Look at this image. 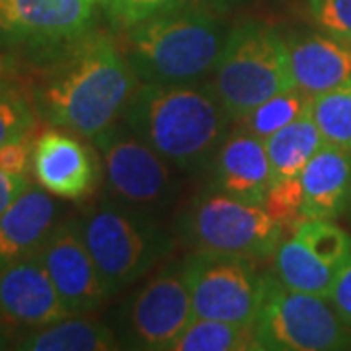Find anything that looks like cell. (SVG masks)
Here are the masks:
<instances>
[{
    "instance_id": "27",
    "label": "cell",
    "mask_w": 351,
    "mask_h": 351,
    "mask_svg": "<svg viewBox=\"0 0 351 351\" xmlns=\"http://www.w3.org/2000/svg\"><path fill=\"white\" fill-rule=\"evenodd\" d=\"M262 207L281 226L283 237L293 234L302 219V186L299 176L274 182L262 201Z\"/></svg>"
},
{
    "instance_id": "13",
    "label": "cell",
    "mask_w": 351,
    "mask_h": 351,
    "mask_svg": "<svg viewBox=\"0 0 351 351\" xmlns=\"http://www.w3.org/2000/svg\"><path fill=\"white\" fill-rule=\"evenodd\" d=\"M71 313L61 301L38 254L0 269V318L4 326L27 332L49 326Z\"/></svg>"
},
{
    "instance_id": "25",
    "label": "cell",
    "mask_w": 351,
    "mask_h": 351,
    "mask_svg": "<svg viewBox=\"0 0 351 351\" xmlns=\"http://www.w3.org/2000/svg\"><path fill=\"white\" fill-rule=\"evenodd\" d=\"M293 234L299 237L322 262L336 271L351 263V237L330 219L304 217Z\"/></svg>"
},
{
    "instance_id": "20",
    "label": "cell",
    "mask_w": 351,
    "mask_h": 351,
    "mask_svg": "<svg viewBox=\"0 0 351 351\" xmlns=\"http://www.w3.org/2000/svg\"><path fill=\"white\" fill-rule=\"evenodd\" d=\"M274 274L293 291L330 297L338 271L324 263L299 237L289 234L279 240L274 250Z\"/></svg>"
},
{
    "instance_id": "3",
    "label": "cell",
    "mask_w": 351,
    "mask_h": 351,
    "mask_svg": "<svg viewBox=\"0 0 351 351\" xmlns=\"http://www.w3.org/2000/svg\"><path fill=\"white\" fill-rule=\"evenodd\" d=\"M213 8L152 16L125 29L123 53L143 84H188L213 73L228 34Z\"/></svg>"
},
{
    "instance_id": "7",
    "label": "cell",
    "mask_w": 351,
    "mask_h": 351,
    "mask_svg": "<svg viewBox=\"0 0 351 351\" xmlns=\"http://www.w3.org/2000/svg\"><path fill=\"white\" fill-rule=\"evenodd\" d=\"M182 237L195 250L225 252L246 258H267L283 230L260 203L223 191L201 195L182 217Z\"/></svg>"
},
{
    "instance_id": "21",
    "label": "cell",
    "mask_w": 351,
    "mask_h": 351,
    "mask_svg": "<svg viewBox=\"0 0 351 351\" xmlns=\"http://www.w3.org/2000/svg\"><path fill=\"white\" fill-rule=\"evenodd\" d=\"M271 166V184L287 178H297L302 168L326 141L313 119V113H304L287 127L263 138Z\"/></svg>"
},
{
    "instance_id": "12",
    "label": "cell",
    "mask_w": 351,
    "mask_h": 351,
    "mask_svg": "<svg viewBox=\"0 0 351 351\" xmlns=\"http://www.w3.org/2000/svg\"><path fill=\"white\" fill-rule=\"evenodd\" d=\"M38 258L71 316L92 313L110 297L76 221L55 226L38 250Z\"/></svg>"
},
{
    "instance_id": "33",
    "label": "cell",
    "mask_w": 351,
    "mask_h": 351,
    "mask_svg": "<svg viewBox=\"0 0 351 351\" xmlns=\"http://www.w3.org/2000/svg\"><path fill=\"white\" fill-rule=\"evenodd\" d=\"M8 348V338H6V332H4V322L0 318V350H6Z\"/></svg>"
},
{
    "instance_id": "31",
    "label": "cell",
    "mask_w": 351,
    "mask_h": 351,
    "mask_svg": "<svg viewBox=\"0 0 351 351\" xmlns=\"http://www.w3.org/2000/svg\"><path fill=\"white\" fill-rule=\"evenodd\" d=\"M328 301L332 302L341 322L350 328L351 332V263H348L338 271Z\"/></svg>"
},
{
    "instance_id": "2",
    "label": "cell",
    "mask_w": 351,
    "mask_h": 351,
    "mask_svg": "<svg viewBox=\"0 0 351 351\" xmlns=\"http://www.w3.org/2000/svg\"><path fill=\"white\" fill-rule=\"evenodd\" d=\"M131 133L170 164L197 170L217 154L232 117L211 84H143L125 110Z\"/></svg>"
},
{
    "instance_id": "8",
    "label": "cell",
    "mask_w": 351,
    "mask_h": 351,
    "mask_svg": "<svg viewBox=\"0 0 351 351\" xmlns=\"http://www.w3.org/2000/svg\"><path fill=\"white\" fill-rule=\"evenodd\" d=\"M193 314L237 324H254L262 302L263 276L252 258L197 250L182 262Z\"/></svg>"
},
{
    "instance_id": "18",
    "label": "cell",
    "mask_w": 351,
    "mask_h": 351,
    "mask_svg": "<svg viewBox=\"0 0 351 351\" xmlns=\"http://www.w3.org/2000/svg\"><path fill=\"white\" fill-rule=\"evenodd\" d=\"M302 217L336 219L351 199V151L324 143L299 174Z\"/></svg>"
},
{
    "instance_id": "10",
    "label": "cell",
    "mask_w": 351,
    "mask_h": 351,
    "mask_svg": "<svg viewBox=\"0 0 351 351\" xmlns=\"http://www.w3.org/2000/svg\"><path fill=\"white\" fill-rule=\"evenodd\" d=\"M193 304L182 262L160 269L129 302L125 328L141 350H170L193 320Z\"/></svg>"
},
{
    "instance_id": "23",
    "label": "cell",
    "mask_w": 351,
    "mask_h": 351,
    "mask_svg": "<svg viewBox=\"0 0 351 351\" xmlns=\"http://www.w3.org/2000/svg\"><path fill=\"white\" fill-rule=\"evenodd\" d=\"M313 96L304 94L299 88H289L276 96L267 98L260 106H256L240 121L242 129L250 131L260 138H267L276 131L287 127L295 119L302 117L304 113L311 112Z\"/></svg>"
},
{
    "instance_id": "26",
    "label": "cell",
    "mask_w": 351,
    "mask_h": 351,
    "mask_svg": "<svg viewBox=\"0 0 351 351\" xmlns=\"http://www.w3.org/2000/svg\"><path fill=\"white\" fill-rule=\"evenodd\" d=\"M230 2L232 0H108L106 8L113 24L125 32L152 16L184 8H213L221 12Z\"/></svg>"
},
{
    "instance_id": "22",
    "label": "cell",
    "mask_w": 351,
    "mask_h": 351,
    "mask_svg": "<svg viewBox=\"0 0 351 351\" xmlns=\"http://www.w3.org/2000/svg\"><path fill=\"white\" fill-rule=\"evenodd\" d=\"M170 351H262L254 324L193 316Z\"/></svg>"
},
{
    "instance_id": "30",
    "label": "cell",
    "mask_w": 351,
    "mask_h": 351,
    "mask_svg": "<svg viewBox=\"0 0 351 351\" xmlns=\"http://www.w3.org/2000/svg\"><path fill=\"white\" fill-rule=\"evenodd\" d=\"M32 160H34L32 131L0 147V168H4L6 172L27 174Z\"/></svg>"
},
{
    "instance_id": "17",
    "label": "cell",
    "mask_w": 351,
    "mask_h": 351,
    "mask_svg": "<svg viewBox=\"0 0 351 351\" xmlns=\"http://www.w3.org/2000/svg\"><path fill=\"white\" fill-rule=\"evenodd\" d=\"M59 205L45 188L29 186L0 215V269L38 254L51 230L59 225Z\"/></svg>"
},
{
    "instance_id": "16",
    "label": "cell",
    "mask_w": 351,
    "mask_h": 351,
    "mask_svg": "<svg viewBox=\"0 0 351 351\" xmlns=\"http://www.w3.org/2000/svg\"><path fill=\"white\" fill-rule=\"evenodd\" d=\"M269 186L271 166L265 143L258 135L240 127L221 143L215 154V191L262 205Z\"/></svg>"
},
{
    "instance_id": "15",
    "label": "cell",
    "mask_w": 351,
    "mask_h": 351,
    "mask_svg": "<svg viewBox=\"0 0 351 351\" xmlns=\"http://www.w3.org/2000/svg\"><path fill=\"white\" fill-rule=\"evenodd\" d=\"M293 86L308 96L324 94L351 78V43L332 34H299L285 38Z\"/></svg>"
},
{
    "instance_id": "11",
    "label": "cell",
    "mask_w": 351,
    "mask_h": 351,
    "mask_svg": "<svg viewBox=\"0 0 351 351\" xmlns=\"http://www.w3.org/2000/svg\"><path fill=\"white\" fill-rule=\"evenodd\" d=\"M96 0H0V43L57 45L86 36Z\"/></svg>"
},
{
    "instance_id": "24",
    "label": "cell",
    "mask_w": 351,
    "mask_h": 351,
    "mask_svg": "<svg viewBox=\"0 0 351 351\" xmlns=\"http://www.w3.org/2000/svg\"><path fill=\"white\" fill-rule=\"evenodd\" d=\"M311 113L326 143L351 151V78L314 96Z\"/></svg>"
},
{
    "instance_id": "14",
    "label": "cell",
    "mask_w": 351,
    "mask_h": 351,
    "mask_svg": "<svg viewBox=\"0 0 351 351\" xmlns=\"http://www.w3.org/2000/svg\"><path fill=\"white\" fill-rule=\"evenodd\" d=\"M34 176L41 188L63 199H84L100 178L96 156L73 135L49 129L34 143Z\"/></svg>"
},
{
    "instance_id": "32",
    "label": "cell",
    "mask_w": 351,
    "mask_h": 351,
    "mask_svg": "<svg viewBox=\"0 0 351 351\" xmlns=\"http://www.w3.org/2000/svg\"><path fill=\"white\" fill-rule=\"evenodd\" d=\"M29 186L32 184H29L27 174H12L0 168V215L4 213Z\"/></svg>"
},
{
    "instance_id": "1",
    "label": "cell",
    "mask_w": 351,
    "mask_h": 351,
    "mask_svg": "<svg viewBox=\"0 0 351 351\" xmlns=\"http://www.w3.org/2000/svg\"><path fill=\"white\" fill-rule=\"evenodd\" d=\"M138 78L110 36L92 34L38 88L36 110L45 121L80 137L110 131L125 113Z\"/></svg>"
},
{
    "instance_id": "4",
    "label": "cell",
    "mask_w": 351,
    "mask_h": 351,
    "mask_svg": "<svg viewBox=\"0 0 351 351\" xmlns=\"http://www.w3.org/2000/svg\"><path fill=\"white\" fill-rule=\"evenodd\" d=\"M211 88L232 121L293 86L287 43L281 32L263 22L234 27L215 64Z\"/></svg>"
},
{
    "instance_id": "9",
    "label": "cell",
    "mask_w": 351,
    "mask_h": 351,
    "mask_svg": "<svg viewBox=\"0 0 351 351\" xmlns=\"http://www.w3.org/2000/svg\"><path fill=\"white\" fill-rule=\"evenodd\" d=\"M106 164L108 188L131 209H158L174 195L168 160L135 133L110 129L94 138Z\"/></svg>"
},
{
    "instance_id": "34",
    "label": "cell",
    "mask_w": 351,
    "mask_h": 351,
    "mask_svg": "<svg viewBox=\"0 0 351 351\" xmlns=\"http://www.w3.org/2000/svg\"><path fill=\"white\" fill-rule=\"evenodd\" d=\"M100 2H104V4H106V2H108V0H100Z\"/></svg>"
},
{
    "instance_id": "19",
    "label": "cell",
    "mask_w": 351,
    "mask_h": 351,
    "mask_svg": "<svg viewBox=\"0 0 351 351\" xmlns=\"http://www.w3.org/2000/svg\"><path fill=\"white\" fill-rule=\"evenodd\" d=\"M25 351H112L119 350L110 328L90 318H63L49 326L27 332L16 341Z\"/></svg>"
},
{
    "instance_id": "28",
    "label": "cell",
    "mask_w": 351,
    "mask_h": 351,
    "mask_svg": "<svg viewBox=\"0 0 351 351\" xmlns=\"http://www.w3.org/2000/svg\"><path fill=\"white\" fill-rule=\"evenodd\" d=\"M36 127V112L29 101L10 86L0 84V147L22 137Z\"/></svg>"
},
{
    "instance_id": "6",
    "label": "cell",
    "mask_w": 351,
    "mask_h": 351,
    "mask_svg": "<svg viewBox=\"0 0 351 351\" xmlns=\"http://www.w3.org/2000/svg\"><path fill=\"white\" fill-rule=\"evenodd\" d=\"M262 350L334 351L351 348L350 328L324 297L285 287L263 276L262 302L254 322Z\"/></svg>"
},
{
    "instance_id": "5",
    "label": "cell",
    "mask_w": 351,
    "mask_h": 351,
    "mask_svg": "<svg viewBox=\"0 0 351 351\" xmlns=\"http://www.w3.org/2000/svg\"><path fill=\"white\" fill-rule=\"evenodd\" d=\"M108 295L147 276L172 250V239L137 209L101 203L76 221Z\"/></svg>"
},
{
    "instance_id": "29",
    "label": "cell",
    "mask_w": 351,
    "mask_h": 351,
    "mask_svg": "<svg viewBox=\"0 0 351 351\" xmlns=\"http://www.w3.org/2000/svg\"><path fill=\"white\" fill-rule=\"evenodd\" d=\"M311 12L324 32L351 43V0H311Z\"/></svg>"
}]
</instances>
